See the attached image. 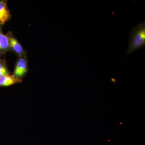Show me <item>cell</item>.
<instances>
[{
    "label": "cell",
    "instance_id": "8992f818",
    "mask_svg": "<svg viewBox=\"0 0 145 145\" xmlns=\"http://www.w3.org/2000/svg\"><path fill=\"white\" fill-rule=\"evenodd\" d=\"M10 49L8 36L3 33L0 27V53H4Z\"/></svg>",
    "mask_w": 145,
    "mask_h": 145
},
{
    "label": "cell",
    "instance_id": "5b68a950",
    "mask_svg": "<svg viewBox=\"0 0 145 145\" xmlns=\"http://www.w3.org/2000/svg\"><path fill=\"white\" fill-rule=\"evenodd\" d=\"M8 37L10 49L13 50L20 56H23L24 54V50L20 43L13 36L9 35Z\"/></svg>",
    "mask_w": 145,
    "mask_h": 145
},
{
    "label": "cell",
    "instance_id": "6da1fadb",
    "mask_svg": "<svg viewBox=\"0 0 145 145\" xmlns=\"http://www.w3.org/2000/svg\"><path fill=\"white\" fill-rule=\"evenodd\" d=\"M145 46V22L143 21L133 27L130 32L127 54Z\"/></svg>",
    "mask_w": 145,
    "mask_h": 145
},
{
    "label": "cell",
    "instance_id": "3957f363",
    "mask_svg": "<svg viewBox=\"0 0 145 145\" xmlns=\"http://www.w3.org/2000/svg\"><path fill=\"white\" fill-rule=\"evenodd\" d=\"M10 13L6 1H0V27L10 20Z\"/></svg>",
    "mask_w": 145,
    "mask_h": 145
},
{
    "label": "cell",
    "instance_id": "7a4b0ae2",
    "mask_svg": "<svg viewBox=\"0 0 145 145\" xmlns=\"http://www.w3.org/2000/svg\"><path fill=\"white\" fill-rule=\"evenodd\" d=\"M27 72L28 65L26 59L24 57H20L16 63L13 75L16 78L22 80Z\"/></svg>",
    "mask_w": 145,
    "mask_h": 145
},
{
    "label": "cell",
    "instance_id": "ba28073f",
    "mask_svg": "<svg viewBox=\"0 0 145 145\" xmlns=\"http://www.w3.org/2000/svg\"><path fill=\"white\" fill-rule=\"evenodd\" d=\"M0 60H1V59H0Z\"/></svg>",
    "mask_w": 145,
    "mask_h": 145
},
{
    "label": "cell",
    "instance_id": "277c9868",
    "mask_svg": "<svg viewBox=\"0 0 145 145\" xmlns=\"http://www.w3.org/2000/svg\"><path fill=\"white\" fill-rule=\"evenodd\" d=\"M22 82V80L14 77L10 74L4 75L0 78V87L10 86Z\"/></svg>",
    "mask_w": 145,
    "mask_h": 145
},
{
    "label": "cell",
    "instance_id": "52a82bcc",
    "mask_svg": "<svg viewBox=\"0 0 145 145\" xmlns=\"http://www.w3.org/2000/svg\"><path fill=\"white\" fill-rule=\"evenodd\" d=\"M9 74V71L4 63L0 62V78Z\"/></svg>",
    "mask_w": 145,
    "mask_h": 145
}]
</instances>
